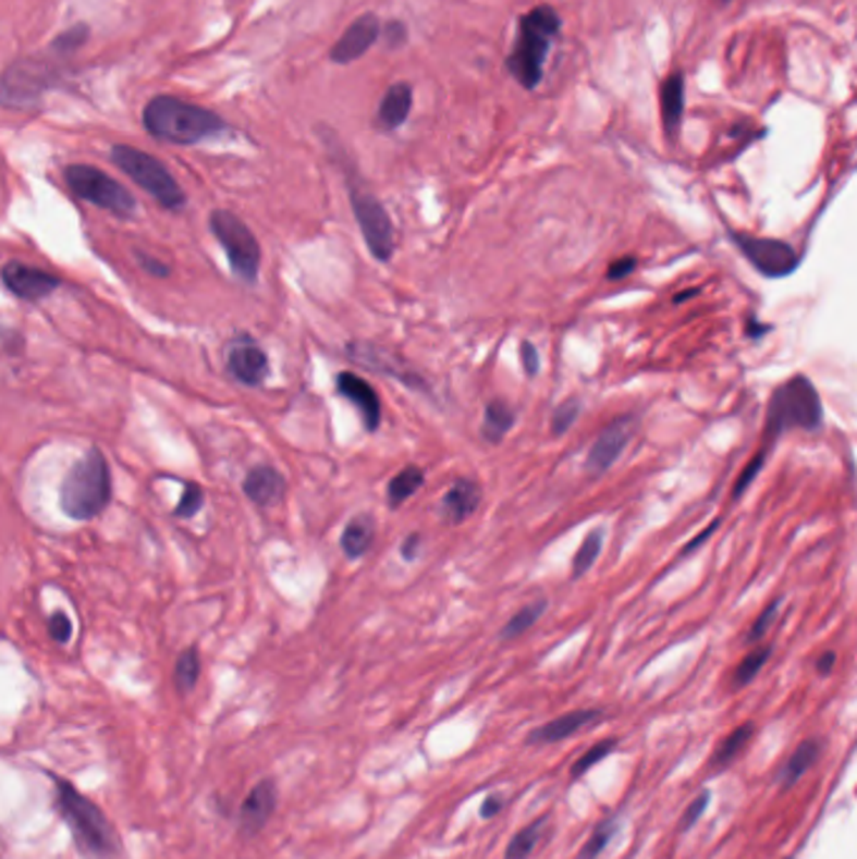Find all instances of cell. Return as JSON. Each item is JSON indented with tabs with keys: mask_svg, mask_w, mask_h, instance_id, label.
<instances>
[{
	"mask_svg": "<svg viewBox=\"0 0 857 859\" xmlns=\"http://www.w3.org/2000/svg\"><path fill=\"white\" fill-rule=\"evenodd\" d=\"M244 495L259 508H269L284 495V478L280 470L269 468V465H259V468L249 470V476L242 482Z\"/></svg>",
	"mask_w": 857,
	"mask_h": 859,
	"instance_id": "cell-21",
	"label": "cell"
},
{
	"mask_svg": "<svg viewBox=\"0 0 857 859\" xmlns=\"http://www.w3.org/2000/svg\"><path fill=\"white\" fill-rule=\"evenodd\" d=\"M338 395L355 405V410L360 413L367 432H375L380 428V422H382L380 395L372 390L370 382L360 378V375L340 372L338 375Z\"/></svg>",
	"mask_w": 857,
	"mask_h": 859,
	"instance_id": "cell-15",
	"label": "cell"
},
{
	"mask_svg": "<svg viewBox=\"0 0 857 859\" xmlns=\"http://www.w3.org/2000/svg\"><path fill=\"white\" fill-rule=\"evenodd\" d=\"M546 609H549V601H546V599H538V601L528 603V605H524V609H521V611L513 613L511 621L503 626V631H501L503 641H511V638L524 636V634L528 631V628L534 626L536 621L543 616V611H546Z\"/></svg>",
	"mask_w": 857,
	"mask_h": 859,
	"instance_id": "cell-30",
	"label": "cell"
},
{
	"mask_svg": "<svg viewBox=\"0 0 857 859\" xmlns=\"http://www.w3.org/2000/svg\"><path fill=\"white\" fill-rule=\"evenodd\" d=\"M616 747H619L616 739L599 741V744H596V747H591L589 751H586L584 757L576 759L574 766H571V776H574V780H578V776H584L586 772H589V769H593L596 764H599L601 759H607Z\"/></svg>",
	"mask_w": 857,
	"mask_h": 859,
	"instance_id": "cell-35",
	"label": "cell"
},
{
	"mask_svg": "<svg viewBox=\"0 0 857 859\" xmlns=\"http://www.w3.org/2000/svg\"><path fill=\"white\" fill-rule=\"evenodd\" d=\"M405 38H407L405 23H400V21L388 23V26H385V44H388V48H400V46L405 44Z\"/></svg>",
	"mask_w": 857,
	"mask_h": 859,
	"instance_id": "cell-44",
	"label": "cell"
},
{
	"mask_svg": "<svg viewBox=\"0 0 857 859\" xmlns=\"http://www.w3.org/2000/svg\"><path fill=\"white\" fill-rule=\"evenodd\" d=\"M835 661H837V656H835V651H824L822 656L815 661V668H818V674H822V676H828L832 668H835Z\"/></svg>",
	"mask_w": 857,
	"mask_h": 859,
	"instance_id": "cell-48",
	"label": "cell"
},
{
	"mask_svg": "<svg viewBox=\"0 0 857 859\" xmlns=\"http://www.w3.org/2000/svg\"><path fill=\"white\" fill-rule=\"evenodd\" d=\"M111 503L109 461L99 450H88L61 482V511L73 520H94Z\"/></svg>",
	"mask_w": 857,
	"mask_h": 859,
	"instance_id": "cell-5",
	"label": "cell"
},
{
	"mask_svg": "<svg viewBox=\"0 0 857 859\" xmlns=\"http://www.w3.org/2000/svg\"><path fill=\"white\" fill-rule=\"evenodd\" d=\"M717 528H720V518H717V520H712V523H709V528L705 530V533H701L699 538H694V541H691V543H689L687 548H684V553H682V555H689V553H694V551H697V548H699L701 543H705V541H709V538H712V533H714V530H717Z\"/></svg>",
	"mask_w": 857,
	"mask_h": 859,
	"instance_id": "cell-46",
	"label": "cell"
},
{
	"mask_svg": "<svg viewBox=\"0 0 857 859\" xmlns=\"http://www.w3.org/2000/svg\"><path fill=\"white\" fill-rule=\"evenodd\" d=\"M752 734H755V724H752V722H747V724L737 726V729H734V732L722 741V747L714 751L712 766H714V769H726V766H730V764L734 762V759H737L739 751L747 747V741L752 739Z\"/></svg>",
	"mask_w": 857,
	"mask_h": 859,
	"instance_id": "cell-29",
	"label": "cell"
},
{
	"mask_svg": "<svg viewBox=\"0 0 857 859\" xmlns=\"http://www.w3.org/2000/svg\"><path fill=\"white\" fill-rule=\"evenodd\" d=\"M378 38H380L378 15L365 13L353 23V26L342 33V38L332 46L330 59H332V63H340V65L353 63L357 59H363V56L370 51Z\"/></svg>",
	"mask_w": 857,
	"mask_h": 859,
	"instance_id": "cell-16",
	"label": "cell"
},
{
	"mask_svg": "<svg viewBox=\"0 0 857 859\" xmlns=\"http://www.w3.org/2000/svg\"><path fill=\"white\" fill-rule=\"evenodd\" d=\"M513 422H516V415L509 405L503 403V400H491V403L486 405V415H483V438L488 443H501V440L509 435V430L513 428Z\"/></svg>",
	"mask_w": 857,
	"mask_h": 859,
	"instance_id": "cell-27",
	"label": "cell"
},
{
	"mask_svg": "<svg viewBox=\"0 0 857 859\" xmlns=\"http://www.w3.org/2000/svg\"><path fill=\"white\" fill-rule=\"evenodd\" d=\"M201 503H204L201 488L194 486V482H189V486H186V490H184L182 501H179V505H176L174 515H176V518H192V515L199 513Z\"/></svg>",
	"mask_w": 857,
	"mask_h": 859,
	"instance_id": "cell-39",
	"label": "cell"
},
{
	"mask_svg": "<svg viewBox=\"0 0 857 859\" xmlns=\"http://www.w3.org/2000/svg\"><path fill=\"white\" fill-rule=\"evenodd\" d=\"M697 292H699V290H689V292H684V294H676V297H674V302H676V305H682V302H687V299H691V297H694V294H697Z\"/></svg>",
	"mask_w": 857,
	"mask_h": 859,
	"instance_id": "cell-51",
	"label": "cell"
},
{
	"mask_svg": "<svg viewBox=\"0 0 857 859\" xmlns=\"http://www.w3.org/2000/svg\"><path fill=\"white\" fill-rule=\"evenodd\" d=\"M546 830H549V817H538V820L526 824L524 830L513 834L509 847H505V859H528L534 855V849L538 842H541Z\"/></svg>",
	"mask_w": 857,
	"mask_h": 859,
	"instance_id": "cell-28",
	"label": "cell"
},
{
	"mask_svg": "<svg viewBox=\"0 0 857 859\" xmlns=\"http://www.w3.org/2000/svg\"><path fill=\"white\" fill-rule=\"evenodd\" d=\"M603 714L599 709H578V711H568V714H561L553 719V722L538 726L528 734V744H556L568 739V736H574L576 732L586 729V726L591 724H599V719Z\"/></svg>",
	"mask_w": 857,
	"mask_h": 859,
	"instance_id": "cell-19",
	"label": "cell"
},
{
	"mask_svg": "<svg viewBox=\"0 0 857 859\" xmlns=\"http://www.w3.org/2000/svg\"><path fill=\"white\" fill-rule=\"evenodd\" d=\"M561 33V15L551 5H536L518 21V36L505 69L524 88H536L543 78V65Z\"/></svg>",
	"mask_w": 857,
	"mask_h": 859,
	"instance_id": "cell-2",
	"label": "cell"
},
{
	"mask_svg": "<svg viewBox=\"0 0 857 859\" xmlns=\"http://www.w3.org/2000/svg\"><path fill=\"white\" fill-rule=\"evenodd\" d=\"M56 86H61V71L51 61L23 59L0 76V106L28 109Z\"/></svg>",
	"mask_w": 857,
	"mask_h": 859,
	"instance_id": "cell-8",
	"label": "cell"
},
{
	"mask_svg": "<svg viewBox=\"0 0 857 859\" xmlns=\"http://www.w3.org/2000/svg\"><path fill=\"white\" fill-rule=\"evenodd\" d=\"M227 365H230V372L234 378L242 384H249V388H259L269 370V359L265 355V349L249 338H240L234 342L230 357H227Z\"/></svg>",
	"mask_w": 857,
	"mask_h": 859,
	"instance_id": "cell-17",
	"label": "cell"
},
{
	"mask_svg": "<svg viewBox=\"0 0 857 859\" xmlns=\"http://www.w3.org/2000/svg\"><path fill=\"white\" fill-rule=\"evenodd\" d=\"M209 224L219 244H222V249L227 251L232 272L244 282H257L259 265H262V249H259V242L257 236L252 234V229L227 209H217L215 214H211Z\"/></svg>",
	"mask_w": 857,
	"mask_h": 859,
	"instance_id": "cell-9",
	"label": "cell"
},
{
	"mask_svg": "<svg viewBox=\"0 0 857 859\" xmlns=\"http://www.w3.org/2000/svg\"><path fill=\"white\" fill-rule=\"evenodd\" d=\"M822 754V741L820 739H805L795 749V754L789 757V762L780 772L782 787H795V784L803 780V776L810 772V769L818 764V759Z\"/></svg>",
	"mask_w": 857,
	"mask_h": 859,
	"instance_id": "cell-25",
	"label": "cell"
},
{
	"mask_svg": "<svg viewBox=\"0 0 857 859\" xmlns=\"http://www.w3.org/2000/svg\"><path fill=\"white\" fill-rule=\"evenodd\" d=\"M199 671H201V664H199L197 651H194V649L184 651L182 656H179V661H176V686H179V691H192L194 686H197V682H199Z\"/></svg>",
	"mask_w": 857,
	"mask_h": 859,
	"instance_id": "cell-34",
	"label": "cell"
},
{
	"mask_svg": "<svg viewBox=\"0 0 857 859\" xmlns=\"http://www.w3.org/2000/svg\"><path fill=\"white\" fill-rule=\"evenodd\" d=\"M659 103H661V124L669 138L680 136L682 116H684V73L674 71L669 73L664 84L659 88Z\"/></svg>",
	"mask_w": 857,
	"mask_h": 859,
	"instance_id": "cell-22",
	"label": "cell"
},
{
	"mask_svg": "<svg viewBox=\"0 0 857 859\" xmlns=\"http://www.w3.org/2000/svg\"><path fill=\"white\" fill-rule=\"evenodd\" d=\"M521 363H524L528 378H536L538 370H541V357H538V349L530 342H521Z\"/></svg>",
	"mask_w": 857,
	"mask_h": 859,
	"instance_id": "cell-42",
	"label": "cell"
},
{
	"mask_svg": "<svg viewBox=\"0 0 857 859\" xmlns=\"http://www.w3.org/2000/svg\"><path fill=\"white\" fill-rule=\"evenodd\" d=\"M138 261H142V267H146L149 269L151 274H157V277H167L169 274V267L164 265V261H154L151 257H138Z\"/></svg>",
	"mask_w": 857,
	"mask_h": 859,
	"instance_id": "cell-49",
	"label": "cell"
},
{
	"mask_svg": "<svg viewBox=\"0 0 857 859\" xmlns=\"http://www.w3.org/2000/svg\"><path fill=\"white\" fill-rule=\"evenodd\" d=\"M780 605H782V599L778 596V599H774L770 605H767V609L759 613L757 616V621L752 624V628H749V634H747V641L749 643H757V641H762L764 638V634L770 631L772 628V624L774 621H778V613H780Z\"/></svg>",
	"mask_w": 857,
	"mask_h": 859,
	"instance_id": "cell-37",
	"label": "cell"
},
{
	"mask_svg": "<svg viewBox=\"0 0 857 859\" xmlns=\"http://www.w3.org/2000/svg\"><path fill=\"white\" fill-rule=\"evenodd\" d=\"M578 413H581V403H578L576 397L563 400V403L551 415V432H553V435H566V432L571 430V425L578 420Z\"/></svg>",
	"mask_w": 857,
	"mask_h": 859,
	"instance_id": "cell-36",
	"label": "cell"
},
{
	"mask_svg": "<svg viewBox=\"0 0 857 859\" xmlns=\"http://www.w3.org/2000/svg\"><path fill=\"white\" fill-rule=\"evenodd\" d=\"M48 631H51V636L59 643H69L73 626H71V621H69L66 613H53V616L48 618Z\"/></svg>",
	"mask_w": 857,
	"mask_h": 859,
	"instance_id": "cell-41",
	"label": "cell"
},
{
	"mask_svg": "<svg viewBox=\"0 0 857 859\" xmlns=\"http://www.w3.org/2000/svg\"><path fill=\"white\" fill-rule=\"evenodd\" d=\"M426 482V473L418 465H407L397 473V476L388 482V505L390 508H400V505L411 501Z\"/></svg>",
	"mask_w": 857,
	"mask_h": 859,
	"instance_id": "cell-26",
	"label": "cell"
},
{
	"mask_svg": "<svg viewBox=\"0 0 857 859\" xmlns=\"http://www.w3.org/2000/svg\"><path fill=\"white\" fill-rule=\"evenodd\" d=\"M111 159L121 171H124V174L132 176L144 192H149L164 209L179 211L186 204V194L182 192V186L176 184V179L171 176V171L164 167V163L154 159L151 154H144L126 144H117L111 149Z\"/></svg>",
	"mask_w": 857,
	"mask_h": 859,
	"instance_id": "cell-6",
	"label": "cell"
},
{
	"mask_svg": "<svg viewBox=\"0 0 857 859\" xmlns=\"http://www.w3.org/2000/svg\"><path fill=\"white\" fill-rule=\"evenodd\" d=\"M420 545H423V536H418V533H413V536H407L405 538V543H403V559L405 561H415L420 555Z\"/></svg>",
	"mask_w": 857,
	"mask_h": 859,
	"instance_id": "cell-45",
	"label": "cell"
},
{
	"mask_svg": "<svg viewBox=\"0 0 857 859\" xmlns=\"http://www.w3.org/2000/svg\"><path fill=\"white\" fill-rule=\"evenodd\" d=\"M720 3H730V0H720Z\"/></svg>",
	"mask_w": 857,
	"mask_h": 859,
	"instance_id": "cell-52",
	"label": "cell"
},
{
	"mask_svg": "<svg viewBox=\"0 0 857 859\" xmlns=\"http://www.w3.org/2000/svg\"><path fill=\"white\" fill-rule=\"evenodd\" d=\"M347 357L365 367H370V370H378L382 375H388V378L400 380L403 384H407V388L428 390V382L423 380L411 365H405L403 357H397L395 352H388L385 347L367 345V342H353V345L347 347Z\"/></svg>",
	"mask_w": 857,
	"mask_h": 859,
	"instance_id": "cell-13",
	"label": "cell"
},
{
	"mask_svg": "<svg viewBox=\"0 0 857 859\" xmlns=\"http://www.w3.org/2000/svg\"><path fill=\"white\" fill-rule=\"evenodd\" d=\"M86 36H88V28H86V26H73L71 30L61 33V36L53 40L51 51L61 53V56H69V53H73V51H78V48L86 44Z\"/></svg>",
	"mask_w": 857,
	"mask_h": 859,
	"instance_id": "cell-38",
	"label": "cell"
},
{
	"mask_svg": "<svg viewBox=\"0 0 857 859\" xmlns=\"http://www.w3.org/2000/svg\"><path fill=\"white\" fill-rule=\"evenodd\" d=\"M636 425H639V417H636L634 413L611 420L607 428L601 430V435L593 440L589 457H586V470L607 473L611 465L622 457L624 447L628 445V440L634 438Z\"/></svg>",
	"mask_w": 857,
	"mask_h": 859,
	"instance_id": "cell-12",
	"label": "cell"
},
{
	"mask_svg": "<svg viewBox=\"0 0 857 859\" xmlns=\"http://www.w3.org/2000/svg\"><path fill=\"white\" fill-rule=\"evenodd\" d=\"M730 240L737 244L742 257L764 277H787L795 272L799 265L797 251L782 240H770V236H755L745 232H730Z\"/></svg>",
	"mask_w": 857,
	"mask_h": 859,
	"instance_id": "cell-11",
	"label": "cell"
},
{
	"mask_svg": "<svg viewBox=\"0 0 857 859\" xmlns=\"http://www.w3.org/2000/svg\"><path fill=\"white\" fill-rule=\"evenodd\" d=\"M601 545H603V530L596 528L584 538L581 548L576 551L574 563H571V578H581L584 573L593 566L596 559H599V553H601Z\"/></svg>",
	"mask_w": 857,
	"mask_h": 859,
	"instance_id": "cell-31",
	"label": "cell"
},
{
	"mask_svg": "<svg viewBox=\"0 0 857 859\" xmlns=\"http://www.w3.org/2000/svg\"><path fill=\"white\" fill-rule=\"evenodd\" d=\"M770 330H772L770 324H755V322H749V324H747V334H749V338H759V334H767Z\"/></svg>",
	"mask_w": 857,
	"mask_h": 859,
	"instance_id": "cell-50",
	"label": "cell"
},
{
	"mask_svg": "<svg viewBox=\"0 0 857 859\" xmlns=\"http://www.w3.org/2000/svg\"><path fill=\"white\" fill-rule=\"evenodd\" d=\"M636 265H639V261H636V257H622V259L611 261L607 277H609V280H624V277H628V274L634 272Z\"/></svg>",
	"mask_w": 857,
	"mask_h": 859,
	"instance_id": "cell-43",
	"label": "cell"
},
{
	"mask_svg": "<svg viewBox=\"0 0 857 859\" xmlns=\"http://www.w3.org/2000/svg\"><path fill=\"white\" fill-rule=\"evenodd\" d=\"M144 128L167 144L194 146L227 131V121L204 106L176 96H157L144 106Z\"/></svg>",
	"mask_w": 857,
	"mask_h": 859,
	"instance_id": "cell-1",
	"label": "cell"
},
{
	"mask_svg": "<svg viewBox=\"0 0 857 859\" xmlns=\"http://www.w3.org/2000/svg\"><path fill=\"white\" fill-rule=\"evenodd\" d=\"M413 109V86L411 84H395L388 88V94L382 96L378 109V128L395 131L405 124V119L411 116Z\"/></svg>",
	"mask_w": 857,
	"mask_h": 859,
	"instance_id": "cell-23",
	"label": "cell"
},
{
	"mask_svg": "<svg viewBox=\"0 0 857 859\" xmlns=\"http://www.w3.org/2000/svg\"><path fill=\"white\" fill-rule=\"evenodd\" d=\"M0 280L5 282L8 290H11L15 297L38 302L53 294L61 286V277H56L46 269L23 265V261H8L0 269Z\"/></svg>",
	"mask_w": 857,
	"mask_h": 859,
	"instance_id": "cell-14",
	"label": "cell"
},
{
	"mask_svg": "<svg viewBox=\"0 0 857 859\" xmlns=\"http://www.w3.org/2000/svg\"><path fill=\"white\" fill-rule=\"evenodd\" d=\"M375 541V520L372 515H355L353 520L347 523L345 530H342L340 545L345 551L347 559H363V555L370 551V545Z\"/></svg>",
	"mask_w": 857,
	"mask_h": 859,
	"instance_id": "cell-24",
	"label": "cell"
},
{
	"mask_svg": "<svg viewBox=\"0 0 857 859\" xmlns=\"http://www.w3.org/2000/svg\"><path fill=\"white\" fill-rule=\"evenodd\" d=\"M350 204H353V214L360 224L363 240L370 249V255L378 261H390L395 251V229L390 222L388 209L382 207L378 196L365 192L363 186L350 182Z\"/></svg>",
	"mask_w": 857,
	"mask_h": 859,
	"instance_id": "cell-10",
	"label": "cell"
},
{
	"mask_svg": "<svg viewBox=\"0 0 857 859\" xmlns=\"http://www.w3.org/2000/svg\"><path fill=\"white\" fill-rule=\"evenodd\" d=\"M480 505V486L473 478H458L448 488V493L440 501V515L451 526H461L478 511Z\"/></svg>",
	"mask_w": 857,
	"mask_h": 859,
	"instance_id": "cell-20",
	"label": "cell"
},
{
	"mask_svg": "<svg viewBox=\"0 0 857 859\" xmlns=\"http://www.w3.org/2000/svg\"><path fill=\"white\" fill-rule=\"evenodd\" d=\"M277 807V787L274 782H259L255 789L249 791L247 799L242 801L240 809V830L244 837H252V834L262 832L265 824L269 822V817L274 814Z\"/></svg>",
	"mask_w": 857,
	"mask_h": 859,
	"instance_id": "cell-18",
	"label": "cell"
},
{
	"mask_svg": "<svg viewBox=\"0 0 857 859\" xmlns=\"http://www.w3.org/2000/svg\"><path fill=\"white\" fill-rule=\"evenodd\" d=\"M619 830V822L611 817V820H603L599 827L591 832V837L586 839V845L578 852V859H599L603 855V849L609 847V842L614 839V834Z\"/></svg>",
	"mask_w": 857,
	"mask_h": 859,
	"instance_id": "cell-32",
	"label": "cell"
},
{
	"mask_svg": "<svg viewBox=\"0 0 857 859\" xmlns=\"http://www.w3.org/2000/svg\"><path fill=\"white\" fill-rule=\"evenodd\" d=\"M56 805H59L63 822L69 824L73 839H76L81 855L88 859H111L119 855V837L106 814L61 776H56Z\"/></svg>",
	"mask_w": 857,
	"mask_h": 859,
	"instance_id": "cell-3",
	"label": "cell"
},
{
	"mask_svg": "<svg viewBox=\"0 0 857 859\" xmlns=\"http://www.w3.org/2000/svg\"><path fill=\"white\" fill-rule=\"evenodd\" d=\"M69 189L94 207L111 211L121 219H132L136 214V199L134 194L126 189L124 184H119L117 179L103 174L101 169L88 167V163H71L63 171Z\"/></svg>",
	"mask_w": 857,
	"mask_h": 859,
	"instance_id": "cell-7",
	"label": "cell"
},
{
	"mask_svg": "<svg viewBox=\"0 0 857 859\" xmlns=\"http://www.w3.org/2000/svg\"><path fill=\"white\" fill-rule=\"evenodd\" d=\"M503 809V799L498 797V795H491L488 797L486 801H483V809H480V817H483V820H491L493 814H498Z\"/></svg>",
	"mask_w": 857,
	"mask_h": 859,
	"instance_id": "cell-47",
	"label": "cell"
},
{
	"mask_svg": "<svg viewBox=\"0 0 857 859\" xmlns=\"http://www.w3.org/2000/svg\"><path fill=\"white\" fill-rule=\"evenodd\" d=\"M709 799H712V791L709 789H705V791H699V797H694V801L689 805V809L687 812H684V817H682V832H687V830H691L694 824H697L701 817H705V812H707V807H709Z\"/></svg>",
	"mask_w": 857,
	"mask_h": 859,
	"instance_id": "cell-40",
	"label": "cell"
},
{
	"mask_svg": "<svg viewBox=\"0 0 857 859\" xmlns=\"http://www.w3.org/2000/svg\"><path fill=\"white\" fill-rule=\"evenodd\" d=\"M770 653H772L770 646H759L757 651L747 653L745 661H742V664L737 666V671H734V686H737V689H742V686H747L749 682H755V676L759 674V671H762V666L767 664V661H770Z\"/></svg>",
	"mask_w": 857,
	"mask_h": 859,
	"instance_id": "cell-33",
	"label": "cell"
},
{
	"mask_svg": "<svg viewBox=\"0 0 857 859\" xmlns=\"http://www.w3.org/2000/svg\"><path fill=\"white\" fill-rule=\"evenodd\" d=\"M799 428L807 432H818L822 428V403L815 384L797 375L772 392L767 405L764 443L759 453L770 457L772 445L785 435V430Z\"/></svg>",
	"mask_w": 857,
	"mask_h": 859,
	"instance_id": "cell-4",
	"label": "cell"
}]
</instances>
